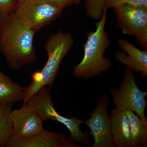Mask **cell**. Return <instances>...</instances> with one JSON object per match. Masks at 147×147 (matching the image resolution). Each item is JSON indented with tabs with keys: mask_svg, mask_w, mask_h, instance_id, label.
I'll return each mask as SVG.
<instances>
[{
	"mask_svg": "<svg viewBox=\"0 0 147 147\" xmlns=\"http://www.w3.org/2000/svg\"><path fill=\"white\" fill-rule=\"evenodd\" d=\"M36 32L22 22L14 12L0 15V50L13 70L35 61L33 41Z\"/></svg>",
	"mask_w": 147,
	"mask_h": 147,
	"instance_id": "1",
	"label": "cell"
},
{
	"mask_svg": "<svg viewBox=\"0 0 147 147\" xmlns=\"http://www.w3.org/2000/svg\"><path fill=\"white\" fill-rule=\"evenodd\" d=\"M107 11L103 10L102 17L96 23V29L87 34L84 46V56L81 62L72 70L74 78L89 79L98 77L111 69V60L104 56L110 44L109 36L105 30L107 19Z\"/></svg>",
	"mask_w": 147,
	"mask_h": 147,
	"instance_id": "2",
	"label": "cell"
},
{
	"mask_svg": "<svg viewBox=\"0 0 147 147\" xmlns=\"http://www.w3.org/2000/svg\"><path fill=\"white\" fill-rule=\"evenodd\" d=\"M74 44V39L70 33L59 31L51 35L44 46L48 59L40 71L32 76V82L25 88L22 100L24 104L44 86L52 88L62 61Z\"/></svg>",
	"mask_w": 147,
	"mask_h": 147,
	"instance_id": "3",
	"label": "cell"
},
{
	"mask_svg": "<svg viewBox=\"0 0 147 147\" xmlns=\"http://www.w3.org/2000/svg\"><path fill=\"white\" fill-rule=\"evenodd\" d=\"M50 90L48 87H42L26 103L34 108L43 121L51 120L64 125L70 132L69 137L74 142L90 146L92 143L88 130L83 132L80 128V125L85 123V121L75 117L68 118L58 113L54 107Z\"/></svg>",
	"mask_w": 147,
	"mask_h": 147,
	"instance_id": "4",
	"label": "cell"
},
{
	"mask_svg": "<svg viewBox=\"0 0 147 147\" xmlns=\"http://www.w3.org/2000/svg\"><path fill=\"white\" fill-rule=\"evenodd\" d=\"M134 71L126 67L123 79L118 88H113L110 92L116 106L128 108L136 113L140 118L147 123L145 110L147 107L146 97L147 92L139 89L135 82Z\"/></svg>",
	"mask_w": 147,
	"mask_h": 147,
	"instance_id": "5",
	"label": "cell"
},
{
	"mask_svg": "<svg viewBox=\"0 0 147 147\" xmlns=\"http://www.w3.org/2000/svg\"><path fill=\"white\" fill-rule=\"evenodd\" d=\"M116 27L124 34L135 37L144 50L147 49V7L124 4L114 8Z\"/></svg>",
	"mask_w": 147,
	"mask_h": 147,
	"instance_id": "6",
	"label": "cell"
},
{
	"mask_svg": "<svg viewBox=\"0 0 147 147\" xmlns=\"http://www.w3.org/2000/svg\"><path fill=\"white\" fill-rule=\"evenodd\" d=\"M63 9L45 0H26L14 13L22 22L35 31L59 18Z\"/></svg>",
	"mask_w": 147,
	"mask_h": 147,
	"instance_id": "7",
	"label": "cell"
},
{
	"mask_svg": "<svg viewBox=\"0 0 147 147\" xmlns=\"http://www.w3.org/2000/svg\"><path fill=\"white\" fill-rule=\"evenodd\" d=\"M110 100L108 96L102 95L97 100L95 108L85 123L90 129V134L94 142L91 147H116L111 133V124L108 115Z\"/></svg>",
	"mask_w": 147,
	"mask_h": 147,
	"instance_id": "8",
	"label": "cell"
},
{
	"mask_svg": "<svg viewBox=\"0 0 147 147\" xmlns=\"http://www.w3.org/2000/svg\"><path fill=\"white\" fill-rule=\"evenodd\" d=\"M11 138H29L43 129V120L34 108L26 103L20 109L12 110Z\"/></svg>",
	"mask_w": 147,
	"mask_h": 147,
	"instance_id": "9",
	"label": "cell"
},
{
	"mask_svg": "<svg viewBox=\"0 0 147 147\" xmlns=\"http://www.w3.org/2000/svg\"><path fill=\"white\" fill-rule=\"evenodd\" d=\"M7 147H80L70 137L55 131L44 129L29 138L15 139L10 137Z\"/></svg>",
	"mask_w": 147,
	"mask_h": 147,
	"instance_id": "10",
	"label": "cell"
},
{
	"mask_svg": "<svg viewBox=\"0 0 147 147\" xmlns=\"http://www.w3.org/2000/svg\"><path fill=\"white\" fill-rule=\"evenodd\" d=\"M118 44L125 53L118 51L115 57L117 60L131 69L134 73L140 72L142 77L147 75V50H141L126 40L119 38Z\"/></svg>",
	"mask_w": 147,
	"mask_h": 147,
	"instance_id": "11",
	"label": "cell"
},
{
	"mask_svg": "<svg viewBox=\"0 0 147 147\" xmlns=\"http://www.w3.org/2000/svg\"><path fill=\"white\" fill-rule=\"evenodd\" d=\"M111 124L112 138L116 147H132L130 123L125 109L116 106L109 116Z\"/></svg>",
	"mask_w": 147,
	"mask_h": 147,
	"instance_id": "12",
	"label": "cell"
},
{
	"mask_svg": "<svg viewBox=\"0 0 147 147\" xmlns=\"http://www.w3.org/2000/svg\"><path fill=\"white\" fill-rule=\"evenodd\" d=\"M25 88L13 82L0 70V103L12 106L22 100Z\"/></svg>",
	"mask_w": 147,
	"mask_h": 147,
	"instance_id": "13",
	"label": "cell"
},
{
	"mask_svg": "<svg viewBox=\"0 0 147 147\" xmlns=\"http://www.w3.org/2000/svg\"><path fill=\"white\" fill-rule=\"evenodd\" d=\"M125 109L130 123L132 147H147V123L142 121L132 110Z\"/></svg>",
	"mask_w": 147,
	"mask_h": 147,
	"instance_id": "14",
	"label": "cell"
},
{
	"mask_svg": "<svg viewBox=\"0 0 147 147\" xmlns=\"http://www.w3.org/2000/svg\"><path fill=\"white\" fill-rule=\"evenodd\" d=\"M11 107L0 103V147H6L11 136Z\"/></svg>",
	"mask_w": 147,
	"mask_h": 147,
	"instance_id": "15",
	"label": "cell"
},
{
	"mask_svg": "<svg viewBox=\"0 0 147 147\" xmlns=\"http://www.w3.org/2000/svg\"><path fill=\"white\" fill-rule=\"evenodd\" d=\"M85 1V9L87 16L93 20H100L103 14L104 0Z\"/></svg>",
	"mask_w": 147,
	"mask_h": 147,
	"instance_id": "16",
	"label": "cell"
},
{
	"mask_svg": "<svg viewBox=\"0 0 147 147\" xmlns=\"http://www.w3.org/2000/svg\"><path fill=\"white\" fill-rule=\"evenodd\" d=\"M124 4L147 7V0H104L103 10L107 11Z\"/></svg>",
	"mask_w": 147,
	"mask_h": 147,
	"instance_id": "17",
	"label": "cell"
},
{
	"mask_svg": "<svg viewBox=\"0 0 147 147\" xmlns=\"http://www.w3.org/2000/svg\"><path fill=\"white\" fill-rule=\"evenodd\" d=\"M17 7L16 0H0V15L13 13Z\"/></svg>",
	"mask_w": 147,
	"mask_h": 147,
	"instance_id": "18",
	"label": "cell"
},
{
	"mask_svg": "<svg viewBox=\"0 0 147 147\" xmlns=\"http://www.w3.org/2000/svg\"><path fill=\"white\" fill-rule=\"evenodd\" d=\"M64 9L73 5L79 4L83 0H45Z\"/></svg>",
	"mask_w": 147,
	"mask_h": 147,
	"instance_id": "19",
	"label": "cell"
},
{
	"mask_svg": "<svg viewBox=\"0 0 147 147\" xmlns=\"http://www.w3.org/2000/svg\"><path fill=\"white\" fill-rule=\"evenodd\" d=\"M16 3H17V6H18V5H20L22 3L24 2L26 0H16Z\"/></svg>",
	"mask_w": 147,
	"mask_h": 147,
	"instance_id": "20",
	"label": "cell"
}]
</instances>
